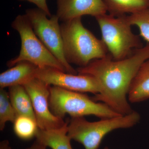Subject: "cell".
Returning a JSON list of instances; mask_svg holds the SVG:
<instances>
[{"mask_svg": "<svg viewBox=\"0 0 149 149\" xmlns=\"http://www.w3.org/2000/svg\"><path fill=\"white\" fill-rule=\"evenodd\" d=\"M13 123L14 133L19 139L27 141L35 137L38 127L35 119L26 116H19Z\"/></svg>", "mask_w": 149, "mask_h": 149, "instance_id": "cell-16", "label": "cell"}, {"mask_svg": "<svg viewBox=\"0 0 149 149\" xmlns=\"http://www.w3.org/2000/svg\"><path fill=\"white\" fill-rule=\"evenodd\" d=\"M104 149H109V148H108V147H105V148H104Z\"/></svg>", "mask_w": 149, "mask_h": 149, "instance_id": "cell-22", "label": "cell"}, {"mask_svg": "<svg viewBox=\"0 0 149 149\" xmlns=\"http://www.w3.org/2000/svg\"><path fill=\"white\" fill-rule=\"evenodd\" d=\"M56 15L65 22L83 15L96 17L107 12L103 0H56Z\"/></svg>", "mask_w": 149, "mask_h": 149, "instance_id": "cell-10", "label": "cell"}, {"mask_svg": "<svg viewBox=\"0 0 149 149\" xmlns=\"http://www.w3.org/2000/svg\"><path fill=\"white\" fill-rule=\"evenodd\" d=\"M0 149H13L10 146L9 141L7 140H3L0 143Z\"/></svg>", "mask_w": 149, "mask_h": 149, "instance_id": "cell-21", "label": "cell"}, {"mask_svg": "<svg viewBox=\"0 0 149 149\" xmlns=\"http://www.w3.org/2000/svg\"><path fill=\"white\" fill-rule=\"evenodd\" d=\"M140 119V114L135 111L95 122L88 121L84 117L71 118L68 121V135L71 140L83 145L85 149H98L107 134L117 129L131 128Z\"/></svg>", "mask_w": 149, "mask_h": 149, "instance_id": "cell-3", "label": "cell"}, {"mask_svg": "<svg viewBox=\"0 0 149 149\" xmlns=\"http://www.w3.org/2000/svg\"><path fill=\"white\" fill-rule=\"evenodd\" d=\"M47 147L36 140L30 146L25 149H47Z\"/></svg>", "mask_w": 149, "mask_h": 149, "instance_id": "cell-20", "label": "cell"}, {"mask_svg": "<svg viewBox=\"0 0 149 149\" xmlns=\"http://www.w3.org/2000/svg\"><path fill=\"white\" fill-rule=\"evenodd\" d=\"M68 121L61 127L50 130H42L38 128L35 138L40 143L52 149H73L68 135Z\"/></svg>", "mask_w": 149, "mask_h": 149, "instance_id": "cell-12", "label": "cell"}, {"mask_svg": "<svg viewBox=\"0 0 149 149\" xmlns=\"http://www.w3.org/2000/svg\"><path fill=\"white\" fill-rule=\"evenodd\" d=\"M101 32L102 39L114 60L129 56L143 44L139 35L132 31L127 15L115 16L106 13L95 17Z\"/></svg>", "mask_w": 149, "mask_h": 149, "instance_id": "cell-5", "label": "cell"}, {"mask_svg": "<svg viewBox=\"0 0 149 149\" xmlns=\"http://www.w3.org/2000/svg\"><path fill=\"white\" fill-rule=\"evenodd\" d=\"M31 98L38 128L50 130L64 125L63 119L54 115L49 106L51 85L35 78L23 85Z\"/></svg>", "mask_w": 149, "mask_h": 149, "instance_id": "cell-8", "label": "cell"}, {"mask_svg": "<svg viewBox=\"0 0 149 149\" xmlns=\"http://www.w3.org/2000/svg\"><path fill=\"white\" fill-rule=\"evenodd\" d=\"M17 117L11 103L8 93L4 89H0V130H4L7 122L13 123Z\"/></svg>", "mask_w": 149, "mask_h": 149, "instance_id": "cell-17", "label": "cell"}, {"mask_svg": "<svg viewBox=\"0 0 149 149\" xmlns=\"http://www.w3.org/2000/svg\"><path fill=\"white\" fill-rule=\"evenodd\" d=\"M36 78L52 86L79 93L99 94L100 88L95 77L86 74H74L50 67L37 68Z\"/></svg>", "mask_w": 149, "mask_h": 149, "instance_id": "cell-9", "label": "cell"}, {"mask_svg": "<svg viewBox=\"0 0 149 149\" xmlns=\"http://www.w3.org/2000/svg\"><path fill=\"white\" fill-rule=\"evenodd\" d=\"M11 27L20 36L21 49L17 56L8 62V66L12 67L19 62L27 61L38 67H50L66 72L63 65L35 34L26 15L17 16L12 22Z\"/></svg>", "mask_w": 149, "mask_h": 149, "instance_id": "cell-6", "label": "cell"}, {"mask_svg": "<svg viewBox=\"0 0 149 149\" xmlns=\"http://www.w3.org/2000/svg\"><path fill=\"white\" fill-rule=\"evenodd\" d=\"M38 67L27 61L19 62L0 74V88L5 89L15 85H24L34 78Z\"/></svg>", "mask_w": 149, "mask_h": 149, "instance_id": "cell-11", "label": "cell"}, {"mask_svg": "<svg viewBox=\"0 0 149 149\" xmlns=\"http://www.w3.org/2000/svg\"><path fill=\"white\" fill-rule=\"evenodd\" d=\"M107 11L115 16L136 13L149 8V0H103Z\"/></svg>", "mask_w": 149, "mask_h": 149, "instance_id": "cell-15", "label": "cell"}, {"mask_svg": "<svg viewBox=\"0 0 149 149\" xmlns=\"http://www.w3.org/2000/svg\"><path fill=\"white\" fill-rule=\"evenodd\" d=\"M130 24L139 27L140 35L149 43V8L127 15Z\"/></svg>", "mask_w": 149, "mask_h": 149, "instance_id": "cell-18", "label": "cell"}, {"mask_svg": "<svg viewBox=\"0 0 149 149\" xmlns=\"http://www.w3.org/2000/svg\"><path fill=\"white\" fill-rule=\"evenodd\" d=\"M128 98L131 103L141 102L149 99V59L141 65L132 81Z\"/></svg>", "mask_w": 149, "mask_h": 149, "instance_id": "cell-13", "label": "cell"}, {"mask_svg": "<svg viewBox=\"0 0 149 149\" xmlns=\"http://www.w3.org/2000/svg\"><path fill=\"white\" fill-rule=\"evenodd\" d=\"M149 59L147 43L126 58L114 60L109 53L76 70L78 74L93 76L98 83L100 92L91 98L93 100L103 103L118 114L125 115L134 111L128 98L131 83L141 65Z\"/></svg>", "mask_w": 149, "mask_h": 149, "instance_id": "cell-1", "label": "cell"}, {"mask_svg": "<svg viewBox=\"0 0 149 149\" xmlns=\"http://www.w3.org/2000/svg\"><path fill=\"white\" fill-rule=\"evenodd\" d=\"M50 108L54 115L63 119L66 114L71 118L93 115L102 119L120 116L106 104L94 101L83 93L51 86Z\"/></svg>", "mask_w": 149, "mask_h": 149, "instance_id": "cell-4", "label": "cell"}, {"mask_svg": "<svg viewBox=\"0 0 149 149\" xmlns=\"http://www.w3.org/2000/svg\"><path fill=\"white\" fill-rule=\"evenodd\" d=\"M19 1H27L37 6L38 8L44 11L49 17L52 16L47 3V0H17Z\"/></svg>", "mask_w": 149, "mask_h": 149, "instance_id": "cell-19", "label": "cell"}, {"mask_svg": "<svg viewBox=\"0 0 149 149\" xmlns=\"http://www.w3.org/2000/svg\"><path fill=\"white\" fill-rule=\"evenodd\" d=\"M8 93L17 116H26L36 120L32 101L24 86H11L9 88Z\"/></svg>", "mask_w": 149, "mask_h": 149, "instance_id": "cell-14", "label": "cell"}, {"mask_svg": "<svg viewBox=\"0 0 149 149\" xmlns=\"http://www.w3.org/2000/svg\"><path fill=\"white\" fill-rule=\"evenodd\" d=\"M25 12L35 34L63 65L66 72L78 74L76 69L67 61L65 57L63 40L58 17L56 15H52L48 19L45 13L38 8L28 9Z\"/></svg>", "mask_w": 149, "mask_h": 149, "instance_id": "cell-7", "label": "cell"}, {"mask_svg": "<svg viewBox=\"0 0 149 149\" xmlns=\"http://www.w3.org/2000/svg\"><path fill=\"white\" fill-rule=\"evenodd\" d=\"M61 29L65 57L69 64L83 67L109 54L102 40L83 26L82 17L63 22Z\"/></svg>", "mask_w": 149, "mask_h": 149, "instance_id": "cell-2", "label": "cell"}]
</instances>
